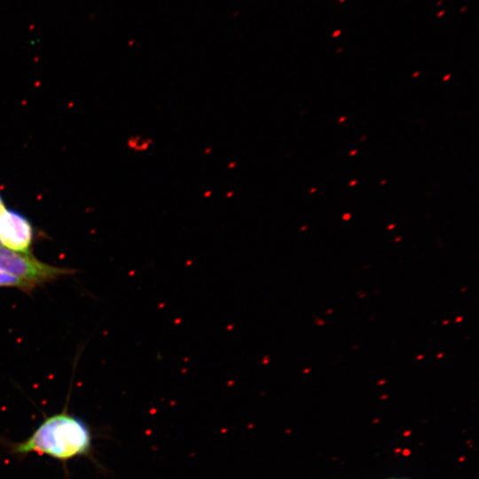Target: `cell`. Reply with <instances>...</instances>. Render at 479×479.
<instances>
[{"mask_svg": "<svg viewBox=\"0 0 479 479\" xmlns=\"http://www.w3.org/2000/svg\"><path fill=\"white\" fill-rule=\"evenodd\" d=\"M365 138H366V137H363L361 138V140H364V139H365Z\"/></svg>", "mask_w": 479, "mask_h": 479, "instance_id": "cell-14", "label": "cell"}, {"mask_svg": "<svg viewBox=\"0 0 479 479\" xmlns=\"http://www.w3.org/2000/svg\"><path fill=\"white\" fill-rule=\"evenodd\" d=\"M349 216H350L349 214H345V215L343 216V219H346V220H347V219L349 218Z\"/></svg>", "mask_w": 479, "mask_h": 479, "instance_id": "cell-9", "label": "cell"}, {"mask_svg": "<svg viewBox=\"0 0 479 479\" xmlns=\"http://www.w3.org/2000/svg\"><path fill=\"white\" fill-rule=\"evenodd\" d=\"M316 190H317V188H313V189H311V190L310 191V192H315Z\"/></svg>", "mask_w": 479, "mask_h": 479, "instance_id": "cell-11", "label": "cell"}, {"mask_svg": "<svg viewBox=\"0 0 479 479\" xmlns=\"http://www.w3.org/2000/svg\"><path fill=\"white\" fill-rule=\"evenodd\" d=\"M357 153V150H352L350 153H349V155H354Z\"/></svg>", "mask_w": 479, "mask_h": 479, "instance_id": "cell-8", "label": "cell"}, {"mask_svg": "<svg viewBox=\"0 0 479 479\" xmlns=\"http://www.w3.org/2000/svg\"><path fill=\"white\" fill-rule=\"evenodd\" d=\"M450 76H451L450 75H447L446 76H444V77L443 78V81H446L447 79L450 78Z\"/></svg>", "mask_w": 479, "mask_h": 479, "instance_id": "cell-10", "label": "cell"}, {"mask_svg": "<svg viewBox=\"0 0 479 479\" xmlns=\"http://www.w3.org/2000/svg\"><path fill=\"white\" fill-rule=\"evenodd\" d=\"M356 184H357V180H353V181H351V182L349 184V186H353V185H356Z\"/></svg>", "mask_w": 479, "mask_h": 479, "instance_id": "cell-7", "label": "cell"}, {"mask_svg": "<svg viewBox=\"0 0 479 479\" xmlns=\"http://www.w3.org/2000/svg\"><path fill=\"white\" fill-rule=\"evenodd\" d=\"M0 271L13 275L34 287L72 273L73 271L42 263L29 253L10 250L0 246Z\"/></svg>", "mask_w": 479, "mask_h": 479, "instance_id": "cell-2", "label": "cell"}, {"mask_svg": "<svg viewBox=\"0 0 479 479\" xmlns=\"http://www.w3.org/2000/svg\"><path fill=\"white\" fill-rule=\"evenodd\" d=\"M94 435L90 425L67 410L46 417L26 439L6 442L12 455H45L66 466L70 460L85 457L97 463Z\"/></svg>", "mask_w": 479, "mask_h": 479, "instance_id": "cell-1", "label": "cell"}, {"mask_svg": "<svg viewBox=\"0 0 479 479\" xmlns=\"http://www.w3.org/2000/svg\"><path fill=\"white\" fill-rule=\"evenodd\" d=\"M345 120H346V117H345V116H342V117H341V118L338 120V122L342 123V122H343Z\"/></svg>", "mask_w": 479, "mask_h": 479, "instance_id": "cell-6", "label": "cell"}, {"mask_svg": "<svg viewBox=\"0 0 479 479\" xmlns=\"http://www.w3.org/2000/svg\"><path fill=\"white\" fill-rule=\"evenodd\" d=\"M5 208L4 205V202L0 197V214L4 211V209Z\"/></svg>", "mask_w": 479, "mask_h": 479, "instance_id": "cell-5", "label": "cell"}, {"mask_svg": "<svg viewBox=\"0 0 479 479\" xmlns=\"http://www.w3.org/2000/svg\"><path fill=\"white\" fill-rule=\"evenodd\" d=\"M0 287H17L27 291L34 287L13 275L0 271Z\"/></svg>", "mask_w": 479, "mask_h": 479, "instance_id": "cell-4", "label": "cell"}, {"mask_svg": "<svg viewBox=\"0 0 479 479\" xmlns=\"http://www.w3.org/2000/svg\"><path fill=\"white\" fill-rule=\"evenodd\" d=\"M386 182H387V180H382V181L381 182V185H383V184H385Z\"/></svg>", "mask_w": 479, "mask_h": 479, "instance_id": "cell-12", "label": "cell"}, {"mask_svg": "<svg viewBox=\"0 0 479 479\" xmlns=\"http://www.w3.org/2000/svg\"><path fill=\"white\" fill-rule=\"evenodd\" d=\"M419 75V73L414 74L412 76L415 77Z\"/></svg>", "mask_w": 479, "mask_h": 479, "instance_id": "cell-13", "label": "cell"}, {"mask_svg": "<svg viewBox=\"0 0 479 479\" xmlns=\"http://www.w3.org/2000/svg\"><path fill=\"white\" fill-rule=\"evenodd\" d=\"M32 238V226L27 218L4 208L0 214V245L12 251L29 253Z\"/></svg>", "mask_w": 479, "mask_h": 479, "instance_id": "cell-3", "label": "cell"}]
</instances>
